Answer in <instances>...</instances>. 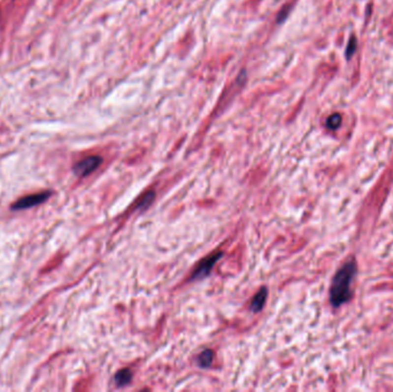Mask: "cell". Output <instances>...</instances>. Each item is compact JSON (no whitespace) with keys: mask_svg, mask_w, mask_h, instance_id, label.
I'll return each instance as SVG.
<instances>
[{"mask_svg":"<svg viewBox=\"0 0 393 392\" xmlns=\"http://www.w3.org/2000/svg\"><path fill=\"white\" fill-rule=\"evenodd\" d=\"M131 378H132V375H131V371H130L129 369L119 370L115 375V383L118 387H123V385L129 384L130 381H131Z\"/></svg>","mask_w":393,"mask_h":392,"instance_id":"6","label":"cell"},{"mask_svg":"<svg viewBox=\"0 0 393 392\" xmlns=\"http://www.w3.org/2000/svg\"><path fill=\"white\" fill-rule=\"evenodd\" d=\"M357 275V265L354 260L345 262L338 269L330 288V302L333 307H339L352 298V284Z\"/></svg>","mask_w":393,"mask_h":392,"instance_id":"1","label":"cell"},{"mask_svg":"<svg viewBox=\"0 0 393 392\" xmlns=\"http://www.w3.org/2000/svg\"><path fill=\"white\" fill-rule=\"evenodd\" d=\"M357 47H358V42H357V38H355L354 36H352L350 40H348V44H347V47H346V52H345V56H346L347 59H351L352 56L355 53V51H357Z\"/></svg>","mask_w":393,"mask_h":392,"instance_id":"9","label":"cell"},{"mask_svg":"<svg viewBox=\"0 0 393 392\" xmlns=\"http://www.w3.org/2000/svg\"><path fill=\"white\" fill-rule=\"evenodd\" d=\"M153 198H154V192H153V191H150V192L145 193L144 196H143L141 203L138 204L137 209H146V207H149L152 204Z\"/></svg>","mask_w":393,"mask_h":392,"instance_id":"10","label":"cell"},{"mask_svg":"<svg viewBox=\"0 0 393 392\" xmlns=\"http://www.w3.org/2000/svg\"><path fill=\"white\" fill-rule=\"evenodd\" d=\"M326 124H327V128L330 129V130H336V129L339 128L341 124V115L338 113L330 115V117L327 119Z\"/></svg>","mask_w":393,"mask_h":392,"instance_id":"8","label":"cell"},{"mask_svg":"<svg viewBox=\"0 0 393 392\" xmlns=\"http://www.w3.org/2000/svg\"><path fill=\"white\" fill-rule=\"evenodd\" d=\"M101 162L102 159L100 156L98 155L88 156V158L81 160L80 162H77L76 165L74 166V173L81 177L88 176L90 175L92 172H94V170L101 165Z\"/></svg>","mask_w":393,"mask_h":392,"instance_id":"3","label":"cell"},{"mask_svg":"<svg viewBox=\"0 0 393 392\" xmlns=\"http://www.w3.org/2000/svg\"><path fill=\"white\" fill-rule=\"evenodd\" d=\"M51 196V192H40L36 194H31V196L23 197L20 200H18L15 204H13L12 210L13 211H21L26 209H30V207L40 205V204L47 200V198Z\"/></svg>","mask_w":393,"mask_h":392,"instance_id":"4","label":"cell"},{"mask_svg":"<svg viewBox=\"0 0 393 392\" xmlns=\"http://www.w3.org/2000/svg\"><path fill=\"white\" fill-rule=\"evenodd\" d=\"M212 362H213V352H212L211 350L204 351V352L198 357V363H199L200 367L203 368L210 367Z\"/></svg>","mask_w":393,"mask_h":392,"instance_id":"7","label":"cell"},{"mask_svg":"<svg viewBox=\"0 0 393 392\" xmlns=\"http://www.w3.org/2000/svg\"><path fill=\"white\" fill-rule=\"evenodd\" d=\"M267 296H268L267 289L262 288L261 290H260V291L256 293V295L252 299L251 306H249L251 311L254 312V313H258V312L261 311L262 307L265 306V302H266V299H267Z\"/></svg>","mask_w":393,"mask_h":392,"instance_id":"5","label":"cell"},{"mask_svg":"<svg viewBox=\"0 0 393 392\" xmlns=\"http://www.w3.org/2000/svg\"><path fill=\"white\" fill-rule=\"evenodd\" d=\"M222 255H223L222 252H216V253H213L211 254L210 257L205 258L204 260L198 265V267L194 269L191 279H203L206 277V276L210 275L212 269H213L215 264H216V262L222 258Z\"/></svg>","mask_w":393,"mask_h":392,"instance_id":"2","label":"cell"}]
</instances>
